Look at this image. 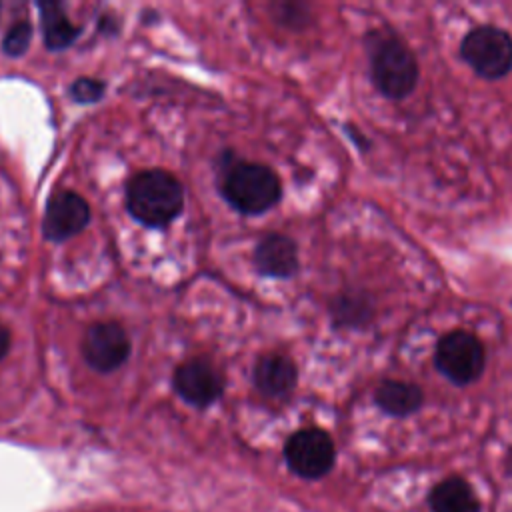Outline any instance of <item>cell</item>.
<instances>
[{
    "label": "cell",
    "mask_w": 512,
    "mask_h": 512,
    "mask_svg": "<svg viewBox=\"0 0 512 512\" xmlns=\"http://www.w3.org/2000/svg\"><path fill=\"white\" fill-rule=\"evenodd\" d=\"M126 208L144 226L162 228L184 208V190L166 170H142L126 186Z\"/></svg>",
    "instance_id": "1"
},
{
    "label": "cell",
    "mask_w": 512,
    "mask_h": 512,
    "mask_svg": "<svg viewBox=\"0 0 512 512\" xmlns=\"http://www.w3.org/2000/svg\"><path fill=\"white\" fill-rule=\"evenodd\" d=\"M226 202L242 214H262L270 210L282 194L276 172L264 164H232L222 182Z\"/></svg>",
    "instance_id": "2"
},
{
    "label": "cell",
    "mask_w": 512,
    "mask_h": 512,
    "mask_svg": "<svg viewBox=\"0 0 512 512\" xmlns=\"http://www.w3.org/2000/svg\"><path fill=\"white\" fill-rule=\"evenodd\" d=\"M370 76L386 98H406L418 82V62L396 36H380L370 48Z\"/></svg>",
    "instance_id": "3"
},
{
    "label": "cell",
    "mask_w": 512,
    "mask_h": 512,
    "mask_svg": "<svg viewBox=\"0 0 512 512\" xmlns=\"http://www.w3.org/2000/svg\"><path fill=\"white\" fill-rule=\"evenodd\" d=\"M466 64L488 80H498L512 70V36L498 26H476L460 42Z\"/></svg>",
    "instance_id": "4"
},
{
    "label": "cell",
    "mask_w": 512,
    "mask_h": 512,
    "mask_svg": "<svg viewBox=\"0 0 512 512\" xmlns=\"http://www.w3.org/2000/svg\"><path fill=\"white\" fill-rule=\"evenodd\" d=\"M434 362L444 378L456 386H466L480 378L486 364V352L472 332L452 330L440 338Z\"/></svg>",
    "instance_id": "5"
},
{
    "label": "cell",
    "mask_w": 512,
    "mask_h": 512,
    "mask_svg": "<svg viewBox=\"0 0 512 512\" xmlns=\"http://www.w3.org/2000/svg\"><path fill=\"white\" fill-rule=\"evenodd\" d=\"M284 458L296 476L318 480L332 470L336 448L330 434L322 428H302L286 440Z\"/></svg>",
    "instance_id": "6"
},
{
    "label": "cell",
    "mask_w": 512,
    "mask_h": 512,
    "mask_svg": "<svg viewBox=\"0 0 512 512\" xmlns=\"http://www.w3.org/2000/svg\"><path fill=\"white\" fill-rule=\"evenodd\" d=\"M82 354L96 372H114L130 356V338L118 322H96L84 334Z\"/></svg>",
    "instance_id": "7"
},
{
    "label": "cell",
    "mask_w": 512,
    "mask_h": 512,
    "mask_svg": "<svg viewBox=\"0 0 512 512\" xmlns=\"http://www.w3.org/2000/svg\"><path fill=\"white\" fill-rule=\"evenodd\" d=\"M172 382L178 396L198 408L216 402L224 390V378L220 370L204 358H192L182 362L176 368Z\"/></svg>",
    "instance_id": "8"
},
{
    "label": "cell",
    "mask_w": 512,
    "mask_h": 512,
    "mask_svg": "<svg viewBox=\"0 0 512 512\" xmlns=\"http://www.w3.org/2000/svg\"><path fill=\"white\" fill-rule=\"evenodd\" d=\"M90 216V206L78 192L60 190L46 204L44 236L52 242H64L80 234L88 226Z\"/></svg>",
    "instance_id": "9"
},
{
    "label": "cell",
    "mask_w": 512,
    "mask_h": 512,
    "mask_svg": "<svg viewBox=\"0 0 512 512\" xmlns=\"http://www.w3.org/2000/svg\"><path fill=\"white\" fill-rule=\"evenodd\" d=\"M254 266L262 276L290 278L298 270V248L294 240L278 232L266 234L256 244Z\"/></svg>",
    "instance_id": "10"
},
{
    "label": "cell",
    "mask_w": 512,
    "mask_h": 512,
    "mask_svg": "<svg viewBox=\"0 0 512 512\" xmlns=\"http://www.w3.org/2000/svg\"><path fill=\"white\" fill-rule=\"evenodd\" d=\"M296 380V364L286 354H264L254 366V384L262 394L270 398H282L290 394L296 386Z\"/></svg>",
    "instance_id": "11"
},
{
    "label": "cell",
    "mask_w": 512,
    "mask_h": 512,
    "mask_svg": "<svg viewBox=\"0 0 512 512\" xmlns=\"http://www.w3.org/2000/svg\"><path fill=\"white\" fill-rule=\"evenodd\" d=\"M430 512H480L482 502L472 484L462 476L436 482L426 496Z\"/></svg>",
    "instance_id": "12"
},
{
    "label": "cell",
    "mask_w": 512,
    "mask_h": 512,
    "mask_svg": "<svg viewBox=\"0 0 512 512\" xmlns=\"http://www.w3.org/2000/svg\"><path fill=\"white\" fill-rule=\"evenodd\" d=\"M376 406L394 418H406L420 410L424 394L420 386L404 380H384L374 392Z\"/></svg>",
    "instance_id": "13"
},
{
    "label": "cell",
    "mask_w": 512,
    "mask_h": 512,
    "mask_svg": "<svg viewBox=\"0 0 512 512\" xmlns=\"http://www.w3.org/2000/svg\"><path fill=\"white\" fill-rule=\"evenodd\" d=\"M40 20H42V36L48 50H64L78 36L80 28L72 24L58 2H38Z\"/></svg>",
    "instance_id": "14"
},
{
    "label": "cell",
    "mask_w": 512,
    "mask_h": 512,
    "mask_svg": "<svg viewBox=\"0 0 512 512\" xmlns=\"http://www.w3.org/2000/svg\"><path fill=\"white\" fill-rule=\"evenodd\" d=\"M332 316L338 326H358L368 318V306L362 298L340 296L332 302Z\"/></svg>",
    "instance_id": "15"
},
{
    "label": "cell",
    "mask_w": 512,
    "mask_h": 512,
    "mask_svg": "<svg viewBox=\"0 0 512 512\" xmlns=\"http://www.w3.org/2000/svg\"><path fill=\"white\" fill-rule=\"evenodd\" d=\"M32 42V24L28 20H18L12 24L2 40V48L8 56H22Z\"/></svg>",
    "instance_id": "16"
},
{
    "label": "cell",
    "mask_w": 512,
    "mask_h": 512,
    "mask_svg": "<svg viewBox=\"0 0 512 512\" xmlns=\"http://www.w3.org/2000/svg\"><path fill=\"white\" fill-rule=\"evenodd\" d=\"M70 98L78 104H92V102H98L104 92H106V82L98 80V78H78L72 82L70 86Z\"/></svg>",
    "instance_id": "17"
},
{
    "label": "cell",
    "mask_w": 512,
    "mask_h": 512,
    "mask_svg": "<svg viewBox=\"0 0 512 512\" xmlns=\"http://www.w3.org/2000/svg\"><path fill=\"white\" fill-rule=\"evenodd\" d=\"M10 348V332L6 330V326L0 322V360L6 356Z\"/></svg>",
    "instance_id": "18"
}]
</instances>
